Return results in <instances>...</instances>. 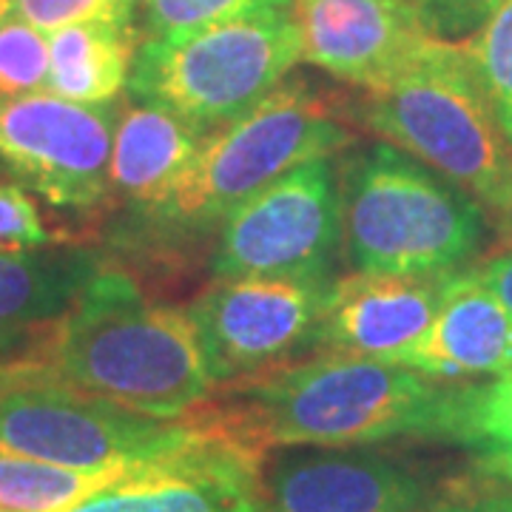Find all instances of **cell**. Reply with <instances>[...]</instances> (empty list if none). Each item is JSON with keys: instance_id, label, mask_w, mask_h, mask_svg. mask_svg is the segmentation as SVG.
I'll return each mask as SVG.
<instances>
[{"instance_id": "1", "label": "cell", "mask_w": 512, "mask_h": 512, "mask_svg": "<svg viewBox=\"0 0 512 512\" xmlns=\"http://www.w3.org/2000/svg\"><path fill=\"white\" fill-rule=\"evenodd\" d=\"M458 384L393 362L319 350L220 384L202 410L231 439L262 456L282 447L444 441Z\"/></svg>"}, {"instance_id": "2", "label": "cell", "mask_w": 512, "mask_h": 512, "mask_svg": "<svg viewBox=\"0 0 512 512\" xmlns=\"http://www.w3.org/2000/svg\"><path fill=\"white\" fill-rule=\"evenodd\" d=\"M32 356L97 396L157 419H185L214 393L188 311L151 299L128 271L106 262Z\"/></svg>"}, {"instance_id": "3", "label": "cell", "mask_w": 512, "mask_h": 512, "mask_svg": "<svg viewBox=\"0 0 512 512\" xmlns=\"http://www.w3.org/2000/svg\"><path fill=\"white\" fill-rule=\"evenodd\" d=\"M350 114L367 134L464 191L512 239V146L464 40L433 35L393 80L359 92Z\"/></svg>"}, {"instance_id": "4", "label": "cell", "mask_w": 512, "mask_h": 512, "mask_svg": "<svg viewBox=\"0 0 512 512\" xmlns=\"http://www.w3.org/2000/svg\"><path fill=\"white\" fill-rule=\"evenodd\" d=\"M339 211L342 251L362 274H456L487 242V214L476 202L382 140L342 165Z\"/></svg>"}, {"instance_id": "5", "label": "cell", "mask_w": 512, "mask_h": 512, "mask_svg": "<svg viewBox=\"0 0 512 512\" xmlns=\"http://www.w3.org/2000/svg\"><path fill=\"white\" fill-rule=\"evenodd\" d=\"M350 143L353 134L328 94L308 80H285L242 117L202 134L171 197L137 217L146 220V237L154 245L205 237L265 185Z\"/></svg>"}, {"instance_id": "6", "label": "cell", "mask_w": 512, "mask_h": 512, "mask_svg": "<svg viewBox=\"0 0 512 512\" xmlns=\"http://www.w3.org/2000/svg\"><path fill=\"white\" fill-rule=\"evenodd\" d=\"M200 436L197 416L157 419L103 399L32 353L0 362V453L77 470H131Z\"/></svg>"}, {"instance_id": "7", "label": "cell", "mask_w": 512, "mask_h": 512, "mask_svg": "<svg viewBox=\"0 0 512 512\" xmlns=\"http://www.w3.org/2000/svg\"><path fill=\"white\" fill-rule=\"evenodd\" d=\"M299 60V26L291 9H276L188 35L143 37L128 92L208 134L254 109L288 80Z\"/></svg>"}, {"instance_id": "8", "label": "cell", "mask_w": 512, "mask_h": 512, "mask_svg": "<svg viewBox=\"0 0 512 512\" xmlns=\"http://www.w3.org/2000/svg\"><path fill=\"white\" fill-rule=\"evenodd\" d=\"M214 239L208 259L214 279L333 282V262L342 248V211L330 157L302 163L239 202Z\"/></svg>"}, {"instance_id": "9", "label": "cell", "mask_w": 512, "mask_h": 512, "mask_svg": "<svg viewBox=\"0 0 512 512\" xmlns=\"http://www.w3.org/2000/svg\"><path fill=\"white\" fill-rule=\"evenodd\" d=\"M117 117L120 103L89 106L52 92L0 97V168L55 208H100Z\"/></svg>"}, {"instance_id": "10", "label": "cell", "mask_w": 512, "mask_h": 512, "mask_svg": "<svg viewBox=\"0 0 512 512\" xmlns=\"http://www.w3.org/2000/svg\"><path fill=\"white\" fill-rule=\"evenodd\" d=\"M330 282L242 276L214 279L188 305L202 356L220 384L259 376L316 348Z\"/></svg>"}, {"instance_id": "11", "label": "cell", "mask_w": 512, "mask_h": 512, "mask_svg": "<svg viewBox=\"0 0 512 512\" xmlns=\"http://www.w3.org/2000/svg\"><path fill=\"white\" fill-rule=\"evenodd\" d=\"M447 481L373 447H282L262 464L256 512H419Z\"/></svg>"}, {"instance_id": "12", "label": "cell", "mask_w": 512, "mask_h": 512, "mask_svg": "<svg viewBox=\"0 0 512 512\" xmlns=\"http://www.w3.org/2000/svg\"><path fill=\"white\" fill-rule=\"evenodd\" d=\"M188 447L128 470L66 512H256L265 458L239 444L202 407Z\"/></svg>"}, {"instance_id": "13", "label": "cell", "mask_w": 512, "mask_h": 512, "mask_svg": "<svg viewBox=\"0 0 512 512\" xmlns=\"http://www.w3.org/2000/svg\"><path fill=\"white\" fill-rule=\"evenodd\" d=\"M302 60L359 92L393 80L436 35L419 0H293Z\"/></svg>"}, {"instance_id": "14", "label": "cell", "mask_w": 512, "mask_h": 512, "mask_svg": "<svg viewBox=\"0 0 512 512\" xmlns=\"http://www.w3.org/2000/svg\"><path fill=\"white\" fill-rule=\"evenodd\" d=\"M447 276L353 274L333 279L316 328V353H348L399 365L439 311Z\"/></svg>"}, {"instance_id": "15", "label": "cell", "mask_w": 512, "mask_h": 512, "mask_svg": "<svg viewBox=\"0 0 512 512\" xmlns=\"http://www.w3.org/2000/svg\"><path fill=\"white\" fill-rule=\"evenodd\" d=\"M399 365L439 382H470L512 370V311L473 268L447 279L441 305L427 333Z\"/></svg>"}, {"instance_id": "16", "label": "cell", "mask_w": 512, "mask_h": 512, "mask_svg": "<svg viewBox=\"0 0 512 512\" xmlns=\"http://www.w3.org/2000/svg\"><path fill=\"white\" fill-rule=\"evenodd\" d=\"M100 268L86 248L0 251V362L32 353Z\"/></svg>"}, {"instance_id": "17", "label": "cell", "mask_w": 512, "mask_h": 512, "mask_svg": "<svg viewBox=\"0 0 512 512\" xmlns=\"http://www.w3.org/2000/svg\"><path fill=\"white\" fill-rule=\"evenodd\" d=\"M200 140L202 131L160 106H120L111 143L109 200L123 202L134 214L160 208L183 180Z\"/></svg>"}, {"instance_id": "18", "label": "cell", "mask_w": 512, "mask_h": 512, "mask_svg": "<svg viewBox=\"0 0 512 512\" xmlns=\"http://www.w3.org/2000/svg\"><path fill=\"white\" fill-rule=\"evenodd\" d=\"M137 46L134 26L80 23L52 32L46 92L89 106L117 103L123 89H128Z\"/></svg>"}, {"instance_id": "19", "label": "cell", "mask_w": 512, "mask_h": 512, "mask_svg": "<svg viewBox=\"0 0 512 512\" xmlns=\"http://www.w3.org/2000/svg\"><path fill=\"white\" fill-rule=\"evenodd\" d=\"M444 444L467 453L470 473L512 484V370L484 384H458Z\"/></svg>"}, {"instance_id": "20", "label": "cell", "mask_w": 512, "mask_h": 512, "mask_svg": "<svg viewBox=\"0 0 512 512\" xmlns=\"http://www.w3.org/2000/svg\"><path fill=\"white\" fill-rule=\"evenodd\" d=\"M123 473L128 470H77L0 453V512H66Z\"/></svg>"}, {"instance_id": "21", "label": "cell", "mask_w": 512, "mask_h": 512, "mask_svg": "<svg viewBox=\"0 0 512 512\" xmlns=\"http://www.w3.org/2000/svg\"><path fill=\"white\" fill-rule=\"evenodd\" d=\"M478 86L512 146V0H501L493 15L464 37Z\"/></svg>"}, {"instance_id": "22", "label": "cell", "mask_w": 512, "mask_h": 512, "mask_svg": "<svg viewBox=\"0 0 512 512\" xmlns=\"http://www.w3.org/2000/svg\"><path fill=\"white\" fill-rule=\"evenodd\" d=\"M291 6L293 0H137V15L146 40H163Z\"/></svg>"}, {"instance_id": "23", "label": "cell", "mask_w": 512, "mask_h": 512, "mask_svg": "<svg viewBox=\"0 0 512 512\" xmlns=\"http://www.w3.org/2000/svg\"><path fill=\"white\" fill-rule=\"evenodd\" d=\"M49 35L23 18L0 23V97L46 92Z\"/></svg>"}, {"instance_id": "24", "label": "cell", "mask_w": 512, "mask_h": 512, "mask_svg": "<svg viewBox=\"0 0 512 512\" xmlns=\"http://www.w3.org/2000/svg\"><path fill=\"white\" fill-rule=\"evenodd\" d=\"M18 18L52 35L80 23L134 26L137 0H15Z\"/></svg>"}, {"instance_id": "25", "label": "cell", "mask_w": 512, "mask_h": 512, "mask_svg": "<svg viewBox=\"0 0 512 512\" xmlns=\"http://www.w3.org/2000/svg\"><path fill=\"white\" fill-rule=\"evenodd\" d=\"M60 239L46 225L37 202L18 183H0V251L52 248Z\"/></svg>"}, {"instance_id": "26", "label": "cell", "mask_w": 512, "mask_h": 512, "mask_svg": "<svg viewBox=\"0 0 512 512\" xmlns=\"http://www.w3.org/2000/svg\"><path fill=\"white\" fill-rule=\"evenodd\" d=\"M419 512H512V484L490 481L476 473L447 481L444 493Z\"/></svg>"}, {"instance_id": "27", "label": "cell", "mask_w": 512, "mask_h": 512, "mask_svg": "<svg viewBox=\"0 0 512 512\" xmlns=\"http://www.w3.org/2000/svg\"><path fill=\"white\" fill-rule=\"evenodd\" d=\"M501 0H419L421 12L436 35L476 29L493 15Z\"/></svg>"}, {"instance_id": "28", "label": "cell", "mask_w": 512, "mask_h": 512, "mask_svg": "<svg viewBox=\"0 0 512 512\" xmlns=\"http://www.w3.org/2000/svg\"><path fill=\"white\" fill-rule=\"evenodd\" d=\"M473 271L498 299H504V305L512 311V245H507L504 251H498L490 259H484Z\"/></svg>"}, {"instance_id": "29", "label": "cell", "mask_w": 512, "mask_h": 512, "mask_svg": "<svg viewBox=\"0 0 512 512\" xmlns=\"http://www.w3.org/2000/svg\"><path fill=\"white\" fill-rule=\"evenodd\" d=\"M12 12H15V0H0V23L12 18Z\"/></svg>"}]
</instances>
